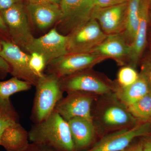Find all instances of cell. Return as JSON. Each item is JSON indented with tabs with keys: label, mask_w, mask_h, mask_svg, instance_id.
<instances>
[{
	"label": "cell",
	"mask_w": 151,
	"mask_h": 151,
	"mask_svg": "<svg viewBox=\"0 0 151 151\" xmlns=\"http://www.w3.org/2000/svg\"><path fill=\"white\" fill-rule=\"evenodd\" d=\"M142 143L145 151H151V137L146 139Z\"/></svg>",
	"instance_id": "obj_33"
},
{
	"label": "cell",
	"mask_w": 151,
	"mask_h": 151,
	"mask_svg": "<svg viewBox=\"0 0 151 151\" xmlns=\"http://www.w3.org/2000/svg\"><path fill=\"white\" fill-rule=\"evenodd\" d=\"M150 9H151V6H150Z\"/></svg>",
	"instance_id": "obj_36"
},
{
	"label": "cell",
	"mask_w": 151,
	"mask_h": 151,
	"mask_svg": "<svg viewBox=\"0 0 151 151\" xmlns=\"http://www.w3.org/2000/svg\"><path fill=\"white\" fill-rule=\"evenodd\" d=\"M10 73V68L8 63L0 56V78L4 79Z\"/></svg>",
	"instance_id": "obj_28"
},
{
	"label": "cell",
	"mask_w": 151,
	"mask_h": 151,
	"mask_svg": "<svg viewBox=\"0 0 151 151\" xmlns=\"http://www.w3.org/2000/svg\"><path fill=\"white\" fill-rule=\"evenodd\" d=\"M32 86L27 81L15 77L6 81H0V101L9 99L16 93L28 91Z\"/></svg>",
	"instance_id": "obj_20"
},
{
	"label": "cell",
	"mask_w": 151,
	"mask_h": 151,
	"mask_svg": "<svg viewBox=\"0 0 151 151\" xmlns=\"http://www.w3.org/2000/svg\"><path fill=\"white\" fill-rule=\"evenodd\" d=\"M31 143L44 145L56 151H76L68 122L54 111L28 132Z\"/></svg>",
	"instance_id": "obj_1"
},
{
	"label": "cell",
	"mask_w": 151,
	"mask_h": 151,
	"mask_svg": "<svg viewBox=\"0 0 151 151\" xmlns=\"http://www.w3.org/2000/svg\"><path fill=\"white\" fill-rule=\"evenodd\" d=\"M151 0H141L140 23L134 40L131 45L129 60L130 65L135 67L142 57L147 44L149 12Z\"/></svg>",
	"instance_id": "obj_14"
},
{
	"label": "cell",
	"mask_w": 151,
	"mask_h": 151,
	"mask_svg": "<svg viewBox=\"0 0 151 151\" xmlns=\"http://www.w3.org/2000/svg\"><path fill=\"white\" fill-rule=\"evenodd\" d=\"M128 112L134 119L144 122L151 120V91L134 104L127 106Z\"/></svg>",
	"instance_id": "obj_21"
},
{
	"label": "cell",
	"mask_w": 151,
	"mask_h": 151,
	"mask_svg": "<svg viewBox=\"0 0 151 151\" xmlns=\"http://www.w3.org/2000/svg\"><path fill=\"white\" fill-rule=\"evenodd\" d=\"M30 54V68L33 73L40 78L44 74V71L47 66L45 59L42 55L37 52H32Z\"/></svg>",
	"instance_id": "obj_25"
},
{
	"label": "cell",
	"mask_w": 151,
	"mask_h": 151,
	"mask_svg": "<svg viewBox=\"0 0 151 151\" xmlns=\"http://www.w3.org/2000/svg\"><path fill=\"white\" fill-rule=\"evenodd\" d=\"M7 28L5 23L4 22L3 20L2 17L0 13V30L6 32L7 31Z\"/></svg>",
	"instance_id": "obj_34"
},
{
	"label": "cell",
	"mask_w": 151,
	"mask_h": 151,
	"mask_svg": "<svg viewBox=\"0 0 151 151\" xmlns=\"http://www.w3.org/2000/svg\"><path fill=\"white\" fill-rule=\"evenodd\" d=\"M68 36L60 33L54 28L38 38H34L26 49L29 53L37 52L41 55L47 66L55 60L69 53L68 47Z\"/></svg>",
	"instance_id": "obj_8"
},
{
	"label": "cell",
	"mask_w": 151,
	"mask_h": 151,
	"mask_svg": "<svg viewBox=\"0 0 151 151\" xmlns=\"http://www.w3.org/2000/svg\"><path fill=\"white\" fill-rule=\"evenodd\" d=\"M150 92L148 84L142 74L135 83L129 86L122 88L118 91L119 99L127 106L134 104Z\"/></svg>",
	"instance_id": "obj_19"
},
{
	"label": "cell",
	"mask_w": 151,
	"mask_h": 151,
	"mask_svg": "<svg viewBox=\"0 0 151 151\" xmlns=\"http://www.w3.org/2000/svg\"><path fill=\"white\" fill-rule=\"evenodd\" d=\"M141 0H129L123 34L130 45L134 40L140 23Z\"/></svg>",
	"instance_id": "obj_18"
},
{
	"label": "cell",
	"mask_w": 151,
	"mask_h": 151,
	"mask_svg": "<svg viewBox=\"0 0 151 151\" xmlns=\"http://www.w3.org/2000/svg\"><path fill=\"white\" fill-rule=\"evenodd\" d=\"M1 14L13 42L26 50L35 37L31 31L26 11L21 2L1 11Z\"/></svg>",
	"instance_id": "obj_5"
},
{
	"label": "cell",
	"mask_w": 151,
	"mask_h": 151,
	"mask_svg": "<svg viewBox=\"0 0 151 151\" xmlns=\"http://www.w3.org/2000/svg\"><path fill=\"white\" fill-rule=\"evenodd\" d=\"M19 122V116L10 99L0 101V141L4 131Z\"/></svg>",
	"instance_id": "obj_23"
},
{
	"label": "cell",
	"mask_w": 151,
	"mask_h": 151,
	"mask_svg": "<svg viewBox=\"0 0 151 151\" xmlns=\"http://www.w3.org/2000/svg\"><path fill=\"white\" fill-rule=\"evenodd\" d=\"M122 151H145L143 147L142 143L132 146L130 147H127Z\"/></svg>",
	"instance_id": "obj_32"
},
{
	"label": "cell",
	"mask_w": 151,
	"mask_h": 151,
	"mask_svg": "<svg viewBox=\"0 0 151 151\" xmlns=\"http://www.w3.org/2000/svg\"><path fill=\"white\" fill-rule=\"evenodd\" d=\"M1 50V42H0V52Z\"/></svg>",
	"instance_id": "obj_35"
},
{
	"label": "cell",
	"mask_w": 151,
	"mask_h": 151,
	"mask_svg": "<svg viewBox=\"0 0 151 151\" xmlns=\"http://www.w3.org/2000/svg\"><path fill=\"white\" fill-rule=\"evenodd\" d=\"M141 73L145 78L151 91V55L144 61Z\"/></svg>",
	"instance_id": "obj_26"
},
{
	"label": "cell",
	"mask_w": 151,
	"mask_h": 151,
	"mask_svg": "<svg viewBox=\"0 0 151 151\" xmlns=\"http://www.w3.org/2000/svg\"><path fill=\"white\" fill-rule=\"evenodd\" d=\"M35 86L32 119L35 124H37L54 112L57 104L63 98V92L60 78L52 73H44L39 78Z\"/></svg>",
	"instance_id": "obj_2"
},
{
	"label": "cell",
	"mask_w": 151,
	"mask_h": 151,
	"mask_svg": "<svg viewBox=\"0 0 151 151\" xmlns=\"http://www.w3.org/2000/svg\"><path fill=\"white\" fill-rule=\"evenodd\" d=\"M68 36L69 52H89L100 44L107 35L96 20L91 18Z\"/></svg>",
	"instance_id": "obj_6"
},
{
	"label": "cell",
	"mask_w": 151,
	"mask_h": 151,
	"mask_svg": "<svg viewBox=\"0 0 151 151\" xmlns=\"http://www.w3.org/2000/svg\"><path fill=\"white\" fill-rule=\"evenodd\" d=\"M89 69L60 78L63 92L107 94L111 87L108 82Z\"/></svg>",
	"instance_id": "obj_9"
},
{
	"label": "cell",
	"mask_w": 151,
	"mask_h": 151,
	"mask_svg": "<svg viewBox=\"0 0 151 151\" xmlns=\"http://www.w3.org/2000/svg\"><path fill=\"white\" fill-rule=\"evenodd\" d=\"M151 133V121L144 122L131 129H124L107 135L86 151H122L135 138Z\"/></svg>",
	"instance_id": "obj_10"
},
{
	"label": "cell",
	"mask_w": 151,
	"mask_h": 151,
	"mask_svg": "<svg viewBox=\"0 0 151 151\" xmlns=\"http://www.w3.org/2000/svg\"><path fill=\"white\" fill-rule=\"evenodd\" d=\"M60 0H29V2L48 5H59Z\"/></svg>",
	"instance_id": "obj_31"
},
{
	"label": "cell",
	"mask_w": 151,
	"mask_h": 151,
	"mask_svg": "<svg viewBox=\"0 0 151 151\" xmlns=\"http://www.w3.org/2000/svg\"><path fill=\"white\" fill-rule=\"evenodd\" d=\"M131 45L122 33L107 35L104 40L90 52L106 59H112L119 65L129 60Z\"/></svg>",
	"instance_id": "obj_13"
},
{
	"label": "cell",
	"mask_w": 151,
	"mask_h": 151,
	"mask_svg": "<svg viewBox=\"0 0 151 151\" xmlns=\"http://www.w3.org/2000/svg\"><path fill=\"white\" fill-rule=\"evenodd\" d=\"M129 112L118 106L109 107L105 111L103 119L105 124L110 126H122L135 120Z\"/></svg>",
	"instance_id": "obj_22"
},
{
	"label": "cell",
	"mask_w": 151,
	"mask_h": 151,
	"mask_svg": "<svg viewBox=\"0 0 151 151\" xmlns=\"http://www.w3.org/2000/svg\"><path fill=\"white\" fill-rule=\"evenodd\" d=\"M76 151L87 147L94 139V128L92 120L83 118H74L67 121Z\"/></svg>",
	"instance_id": "obj_16"
},
{
	"label": "cell",
	"mask_w": 151,
	"mask_h": 151,
	"mask_svg": "<svg viewBox=\"0 0 151 151\" xmlns=\"http://www.w3.org/2000/svg\"><path fill=\"white\" fill-rule=\"evenodd\" d=\"M140 73L131 65H124L120 68L117 75V81L120 87L129 86L135 83L139 77Z\"/></svg>",
	"instance_id": "obj_24"
},
{
	"label": "cell",
	"mask_w": 151,
	"mask_h": 151,
	"mask_svg": "<svg viewBox=\"0 0 151 151\" xmlns=\"http://www.w3.org/2000/svg\"><path fill=\"white\" fill-rule=\"evenodd\" d=\"M28 12L35 25L40 30L49 28L57 22L60 15L58 5L43 4L29 2Z\"/></svg>",
	"instance_id": "obj_15"
},
{
	"label": "cell",
	"mask_w": 151,
	"mask_h": 151,
	"mask_svg": "<svg viewBox=\"0 0 151 151\" xmlns=\"http://www.w3.org/2000/svg\"><path fill=\"white\" fill-rule=\"evenodd\" d=\"M21 0H0V12L12 6Z\"/></svg>",
	"instance_id": "obj_30"
},
{
	"label": "cell",
	"mask_w": 151,
	"mask_h": 151,
	"mask_svg": "<svg viewBox=\"0 0 151 151\" xmlns=\"http://www.w3.org/2000/svg\"><path fill=\"white\" fill-rule=\"evenodd\" d=\"M60 15L56 23L60 33L68 35L91 18L94 0H60Z\"/></svg>",
	"instance_id": "obj_3"
},
{
	"label": "cell",
	"mask_w": 151,
	"mask_h": 151,
	"mask_svg": "<svg viewBox=\"0 0 151 151\" xmlns=\"http://www.w3.org/2000/svg\"><path fill=\"white\" fill-rule=\"evenodd\" d=\"M128 1L106 7H94L91 18L96 20L106 35L122 33Z\"/></svg>",
	"instance_id": "obj_12"
},
{
	"label": "cell",
	"mask_w": 151,
	"mask_h": 151,
	"mask_svg": "<svg viewBox=\"0 0 151 151\" xmlns=\"http://www.w3.org/2000/svg\"><path fill=\"white\" fill-rule=\"evenodd\" d=\"M1 50L0 56L8 63L10 68V74L35 86L39 77L31 70L29 65L30 54H27L14 42L8 41H1Z\"/></svg>",
	"instance_id": "obj_7"
},
{
	"label": "cell",
	"mask_w": 151,
	"mask_h": 151,
	"mask_svg": "<svg viewBox=\"0 0 151 151\" xmlns=\"http://www.w3.org/2000/svg\"><path fill=\"white\" fill-rule=\"evenodd\" d=\"M57 103L54 111L66 121L74 118L92 120L91 105L93 98L89 93L70 92Z\"/></svg>",
	"instance_id": "obj_11"
},
{
	"label": "cell",
	"mask_w": 151,
	"mask_h": 151,
	"mask_svg": "<svg viewBox=\"0 0 151 151\" xmlns=\"http://www.w3.org/2000/svg\"><path fill=\"white\" fill-rule=\"evenodd\" d=\"M24 151H56L51 148L44 145L31 143Z\"/></svg>",
	"instance_id": "obj_29"
},
{
	"label": "cell",
	"mask_w": 151,
	"mask_h": 151,
	"mask_svg": "<svg viewBox=\"0 0 151 151\" xmlns=\"http://www.w3.org/2000/svg\"><path fill=\"white\" fill-rule=\"evenodd\" d=\"M106 58L93 52H69L50 62L47 73L64 78L83 70L106 60Z\"/></svg>",
	"instance_id": "obj_4"
},
{
	"label": "cell",
	"mask_w": 151,
	"mask_h": 151,
	"mask_svg": "<svg viewBox=\"0 0 151 151\" xmlns=\"http://www.w3.org/2000/svg\"><path fill=\"white\" fill-rule=\"evenodd\" d=\"M28 132L17 122L8 127L3 133L0 146L6 151H24L29 145Z\"/></svg>",
	"instance_id": "obj_17"
},
{
	"label": "cell",
	"mask_w": 151,
	"mask_h": 151,
	"mask_svg": "<svg viewBox=\"0 0 151 151\" xmlns=\"http://www.w3.org/2000/svg\"><path fill=\"white\" fill-rule=\"evenodd\" d=\"M129 0H94V7L103 8L116 5Z\"/></svg>",
	"instance_id": "obj_27"
}]
</instances>
